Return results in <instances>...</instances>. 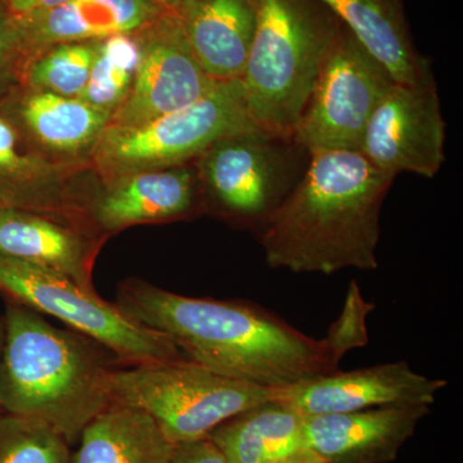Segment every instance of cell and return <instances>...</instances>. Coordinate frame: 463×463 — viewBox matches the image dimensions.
Segmentation results:
<instances>
[{
    "mask_svg": "<svg viewBox=\"0 0 463 463\" xmlns=\"http://www.w3.org/2000/svg\"><path fill=\"white\" fill-rule=\"evenodd\" d=\"M3 341H5V316H0V354H2ZM0 410V416H2Z\"/></svg>",
    "mask_w": 463,
    "mask_h": 463,
    "instance_id": "4dcf8cb0",
    "label": "cell"
},
{
    "mask_svg": "<svg viewBox=\"0 0 463 463\" xmlns=\"http://www.w3.org/2000/svg\"><path fill=\"white\" fill-rule=\"evenodd\" d=\"M191 0H154L155 5L163 9H176Z\"/></svg>",
    "mask_w": 463,
    "mask_h": 463,
    "instance_id": "f546056e",
    "label": "cell"
},
{
    "mask_svg": "<svg viewBox=\"0 0 463 463\" xmlns=\"http://www.w3.org/2000/svg\"><path fill=\"white\" fill-rule=\"evenodd\" d=\"M429 413V405H392L304 416L307 447L326 463H390Z\"/></svg>",
    "mask_w": 463,
    "mask_h": 463,
    "instance_id": "4fadbf2b",
    "label": "cell"
},
{
    "mask_svg": "<svg viewBox=\"0 0 463 463\" xmlns=\"http://www.w3.org/2000/svg\"><path fill=\"white\" fill-rule=\"evenodd\" d=\"M0 111L25 136L60 152L94 145L111 118L109 112L83 99L33 90L20 96L11 91L0 100Z\"/></svg>",
    "mask_w": 463,
    "mask_h": 463,
    "instance_id": "d6986e66",
    "label": "cell"
},
{
    "mask_svg": "<svg viewBox=\"0 0 463 463\" xmlns=\"http://www.w3.org/2000/svg\"><path fill=\"white\" fill-rule=\"evenodd\" d=\"M161 11L154 0H69L50 11L16 18L30 61L61 43L102 41L138 32Z\"/></svg>",
    "mask_w": 463,
    "mask_h": 463,
    "instance_id": "9a60e30c",
    "label": "cell"
},
{
    "mask_svg": "<svg viewBox=\"0 0 463 463\" xmlns=\"http://www.w3.org/2000/svg\"><path fill=\"white\" fill-rule=\"evenodd\" d=\"M201 156L216 209L259 231L303 178L310 154L292 137L255 129L221 139Z\"/></svg>",
    "mask_w": 463,
    "mask_h": 463,
    "instance_id": "ba28073f",
    "label": "cell"
},
{
    "mask_svg": "<svg viewBox=\"0 0 463 463\" xmlns=\"http://www.w3.org/2000/svg\"><path fill=\"white\" fill-rule=\"evenodd\" d=\"M99 343L61 330L41 313L5 298L0 354V410L51 426L76 443L111 403L109 367Z\"/></svg>",
    "mask_w": 463,
    "mask_h": 463,
    "instance_id": "3957f363",
    "label": "cell"
},
{
    "mask_svg": "<svg viewBox=\"0 0 463 463\" xmlns=\"http://www.w3.org/2000/svg\"><path fill=\"white\" fill-rule=\"evenodd\" d=\"M97 41L61 43L33 56L23 78L30 90L79 99L90 80Z\"/></svg>",
    "mask_w": 463,
    "mask_h": 463,
    "instance_id": "cb8c5ba5",
    "label": "cell"
},
{
    "mask_svg": "<svg viewBox=\"0 0 463 463\" xmlns=\"http://www.w3.org/2000/svg\"><path fill=\"white\" fill-rule=\"evenodd\" d=\"M2 207H3V206H2V205H0V209H2Z\"/></svg>",
    "mask_w": 463,
    "mask_h": 463,
    "instance_id": "1f68e13d",
    "label": "cell"
},
{
    "mask_svg": "<svg viewBox=\"0 0 463 463\" xmlns=\"http://www.w3.org/2000/svg\"><path fill=\"white\" fill-rule=\"evenodd\" d=\"M116 307L165 335L190 361L261 388L285 389L335 373L346 354L330 335L313 339L245 301L184 297L133 279L118 288Z\"/></svg>",
    "mask_w": 463,
    "mask_h": 463,
    "instance_id": "6da1fadb",
    "label": "cell"
},
{
    "mask_svg": "<svg viewBox=\"0 0 463 463\" xmlns=\"http://www.w3.org/2000/svg\"><path fill=\"white\" fill-rule=\"evenodd\" d=\"M397 81L341 24L292 138L307 152L359 151L373 109Z\"/></svg>",
    "mask_w": 463,
    "mask_h": 463,
    "instance_id": "9c48e42d",
    "label": "cell"
},
{
    "mask_svg": "<svg viewBox=\"0 0 463 463\" xmlns=\"http://www.w3.org/2000/svg\"><path fill=\"white\" fill-rule=\"evenodd\" d=\"M397 83L435 85L428 58L414 44L404 0H319Z\"/></svg>",
    "mask_w": 463,
    "mask_h": 463,
    "instance_id": "5bb4252c",
    "label": "cell"
},
{
    "mask_svg": "<svg viewBox=\"0 0 463 463\" xmlns=\"http://www.w3.org/2000/svg\"><path fill=\"white\" fill-rule=\"evenodd\" d=\"M0 205L53 216L80 214L61 191L50 166L30 148L27 136L0 111Z\"/></svg>",
    "mask_w": 463,
    "mask_h": 463,
    "instance_id": "7402d4cb",
    "label": "cell"
},
{
    "mask_svg": "<svg viewBox=\"0 0 463 463\" xmlns=\"http://www.w3.org/2000/svg\"><path fill=\"white\" fill-rule=\"evenodd\" d=\"M175 11L205 74L241 80L254 38V0H191Z\"/></svg>",
    "mask_w": 463,
    "mask_h": 463,
    "instance_id": "2e32d148",
    "label": "cell"
},
{
    "mask_svg": "<svg viewBox=\"0 0 463 463\" xmlns=\"http://www.w3.org/2000/svg\"><path fill=\"white\" fill-rule=\"evenodd\" d=\"M139 58L141 44L137 32L97 41L90 80L79 99L114 114L132 87Z\"/></svg>",
    "mask_w": 463,
    "mask_h": 463,
    "instance_id": "603a6c76",
    "label": "cell"
},
{
    "mask_svg": "<svg viewBox=\"0 0 463 463\" xmlns=\"http://www.w3.org/2000/svg\"><path fill=\"white\" fill-rule=\"evenodd\" d=\"M394 179L359 151L313 152L297 187L258 231L265 261L292 273L376 270L381 207Z\"/></svg>",
    "mask_w": 463,
    "mask_h": 463,
    "instance_id": "7a4b0ae2",
    "label": "cell"
},
{
    "mask_svg": "<svg viewBox=\"0 0 463 463\" xmlns=\"http://www.w3.org/2000/svg\"><path fill=\"white\" fill-rule=\"evenodd\" d=\"M274 463H326L325 459L321 458L316 452H313L309 448L298 450L294 455L286 457V458L279 459Z\"/></svg>",
    "mask_w": 463,
    "mask_h": 463,
    "instance_id": "f1b7e54d",
    "label": "cell"
},
{
    "mask_svg": "<svg viewBox=\"0 0 463 463\" xmlns=\"http://www.w3.org/2000/svg\"><path fill=\"white\" fill-rule=\"evenodd\" d=\"M70 444L38 420L2 413L0 463H71Z\"/></svg>",
    "mask_w": 463,
    "mask_h": 463,
    "instance_id": "d4e9b609",
    "label": "cell"
},
{
    "mask_svg": "<svg viewBox=\"0 0 463 463\" xmlns=\"http://www.w3.org/2000/svg\"><path fill=\"white\" fill-rule=\"evenodd\" d=\"M137 35L141 44L138 69L108 127L148 123L187 108L218 83L205 74L194 57L175 9H163Z\"/></svg>",
    "mask_w": 463,
    "mask_h": 463,
    "instance_id": "30bf717a",
    "label": "cell"
},
{
    "mask_svg": "<svg viewBox=\"0 0 463 463\" xmlns=\"http://www.w3.org/2000/svg\"><path fill=\"white\" fill-rule=\"evenodd\" d=\"M0 294L60 319L130 365L183 358L169 337L133 321L96 289L38 265L0 255Z\"/></svg>",
    "mask_w": 463,
    "mask_h": 463,
    "instance_id": "52a82bcc",
    "label": "cell"
},
{
    "mask_svg": "<svg viewBox=\"0 0 463 463\" xmlns=\"http://www.w3.org/2000/svg\"><path fill=\"white\" fill-rule=\"evenodd\" d=\"M438 85L394 83L373 109L359 152L380 172L434 178L446 160Z\"/></svg>",
    "mask_w": 463,
    "mask_h": 463,
    "instance_id": "8fae6325",
    "label": "cell"
},
{
    "mask_svg": "<svg viewBox=\"0 0 463 463\" xmlns=\"http://www.w3.org/2000/svg\"><path fill=\"white\" fill-rule=\"evenodd\" d=\"M0 255L38 265L81 288L94 289L93 243L78 228L61 223L56 216L2 207Z\"/></svg>",
    "mask_w": 463,
    "mask_h": 463,
    "instance_id": "e0dca14e",
    "label": "cell"
},
{
    "mask_svg": "<svg viewBox=\"0 0 463 463\" xmlns=\"http://www.w3.org/2000/svg\"><path fill=\"white\" fill-rule=\"evenodd\" d=\"M14 17H26L56 8L69 0H3Z\"/></svg>",
    "mask_w": 463,
    "mask_h": 463,
    "instance_id": "83f0119b",
    "label": "cell"
},
{
    "mask_svg": "<svg viewBox=\"0 0 463 463\" xmlns=\"http://www.w3.org/2000/svg\"><path fill=\"white\" fill-rule=\"evenodd\" d=\"M29 62L17 18L0 0V100L14 90Z\"/></svg>",
    "mask_w": 463,
    "mask_h": 463,
    "instance_id": "484cf974",
    "label": "cell"
},
{
    "mask_svg": "<svg viewBox=\"0 0 463 463\" xmlns=\"http://www.w3.org/2000/svg\"><path fill=\"white\" fill-rule=\"evenodd\" d=\"M109 394L141 408L179 444L206 438L232 417L276 401L277 389L230 379L182 358L112 370Z\"/></svg>",
    "mask_w": 463,
    "mask_h": 463,
    "instance_id": "5b68a950",
    "label": "cell"
},
{
    "mask_svg": "<svg viewBox=\"0 0 463 463\" xmlns=\"http://www.w3.org/2000/svg\"><path fill=\"white\" fill-rule=\"evenodd\" d=\"M255 33L241 78L252 120L292 137L341 23L319 0H254Z\"/></svg>",
    "mask_w": 463,
    "mask_h": 463,
    "instance_id": "277c9868",
    "label": "cell"
},
{
    "mask_svg": "<svg viewBox=\"0 0 463 463\" xmlns=\"http://www.w3.org/2000/svg\"><path fill=\"white\" fill-rule=\"evenodd\" d=\"M206 438L228 463H274L307 448L303 414L279 401L232 417Z\"/></svg>",
    "mask_w": 463,
    "mask_h": 463,
    "instance_id": "44dd1931",
    "label": "cell"
},
{
    "mask_svg": "<svg viewBox=\"0 0 463 463\" xmlns=\"http://www.w3.org/2000/svg\"><path fill=\"white\" fill-rule=\"evenodd\" d=\"M170 463H228L207 438L176 444Z\"/></svg>",
    "mask_w": 463,
    "mask_h": 463,
    "instance_id": "4316f807",
    "label": "cell"
},
{
    "mask_svg": "<svg viewBox=\"0 0 463 463\" xmlns=\"http://www.w3.org/2000/svg\"><path fill=\"white\" fill-rule=\"evenodd\" d=\"M196 207V176L187 166L134 174L109 185L94 200L90 215L106 231L146 222L172 221L191 215Z\"/></svg>",
    "mask_w": 463,
    "mask_h": 463,
    "instance_id": "ac0fdd59",
    "label": "cell"
},
{
    "mask_svg": "<svg viewBox=\"0 0 463 463\" xmlns=\"http://www.w3.org/2000/svg\"><path fill=\"white\" fill-rule=\"evenodd\" d=\"M71 463H170L175 443L141 408L112 401L81 432Z\"/></svg>",
    "mask_w": 463,
    "mask_h": 463,
    "instance_id": "ffe728a7",
    "label": "cell"
},
{
    "mask_svg": "<svg viewBox=\"0 0 463 463\" xmlns=\"http://www.w3.org/2000/svg\"><path fill=\"white\" fill-rule=\"evenodd\" d=\"M261 129L246 106L241 80L218 81L187 108L137 127H106L94 161L109 184L134 174L182 166L221 139Z\"/></svg>",
    "mask_w": 463,
    "mask_h": 463,
    "instance_id": "8992f818",
    "label": "cell"
},
{
    "mask_svg": "<svg viewBox=\"0 0 463 463\" xmlns=\"http://www.w3.org/2000/svg\"><path fill=\"white\" fill-rule=\"evenodd\" d=\"M448 381L429 379L405 361L322 374L277 389L276 401L303 416L347 413L392 405L434 404Z\"/></svg>",
    "mask_w": 463,
    "mask_h": 463,
    "instance_id": "7c38bea8",
    "label": "cell"
}]
</instances>
